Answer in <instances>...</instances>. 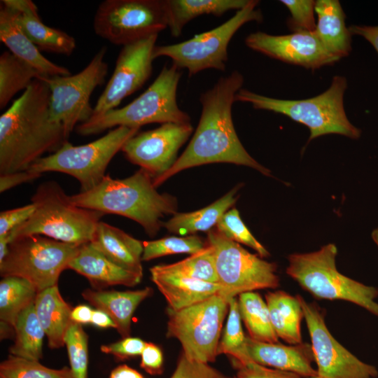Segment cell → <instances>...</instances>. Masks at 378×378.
<instances>
[{
	"label": "cell",
	"mask_w": 378,
	"mask_h": 378,
	"mask_svg": "<svg viewBox=\"0 0 378 378\" xmlns=\"http://www.w3.org/2000/svg\"><path fill=\"white\" fill-rule=\"evenodd\" d=\"M181 69L164 65L153 83L127 105L92 116L76 127L82 136L99 134L119 126L140 128L150 123H189V115L178 106L176 92Z\"/></svg>",
	"instance_id": "cell-6"
},
{
	"label": "cell",
	"mask_w": 378,
	"mask_h": 378,
	"mask_svg": "<svg viewBox=\"0 0 378 378\" xmlns=\"http://www.w3.org/2000/svg\"><path fill=\"white\" fill-rule=\"evenodd\" d=\"M245 44L272 58L313 70L340 60L328 52L315 31H299L286 35L256 31L246 38Z\"/></svg>",
	"instance_id": "cell-18"
},
{
	"label": "cell",
	"mask_w": 378,
	"mask_h": 378,
	"mask_svg": "<svg viewBox=\"0 0 378 378\" xmlns=\"http://www.w3.org/2000/svg\"><path fill=\"white\" fill-rule=\"evenodd\" d=\"M346 88V78L335 76L327 90L312 98L281 99L241 88L237 92L235 101L250 103L255 109L285 115L304 125L310 131L308 142L328 134L358 139L361 132L350 122L344 108V94Z\"/></svg>",
	"instance_id": "cell-5"
},
{
	"label": "cell",
	"mask_w": 378,
	"mask_h": 378,
	"mask_svg": "<svg viewBox=\"0 0 378 378\" xmlns=\"http://www.w3.org/2000/svg\"><path fill=\"white\" fill-rule=\"evenodd\" d=\"M216 228L227 238L253 248L261 258L270 255L268 251L248 230L237 209L227 211L218 221Z\"/></svg>",
	"instance_id": "cell-40"
},
{
	"label": "cell",
	"mask_w": 378,
	"mask_h": 378,
	"mask_svg": "<svg viewBox=\"0 0 378 378\" xmlns=\"http://www.w3.org/2000/svg\"><path fill=\"white\" fill-rule=\"evenodd\" d=\"M192 131L190 122L164 123L154 130L138 132L121 150L130 162L139 166L154 179L174 165L178 150Z\"/></svg>",
	"instance_id": "cell-17"
},
{
	"label": "cell",
	"mask_w": 378,
	"mask_h": 378,
	"mask_svg": "<svg viewBox=\"0 0 378 378\" xmlns=\"http://www.w3.org/2000/svg\"><path fill=\"white\" fill-rule=\"evenodd\" d=\"M231 361L237 371L235 378H302L293 372L269 368L253 361L245 365Z\"/></svg>",
	"instance_id": "cell-43"
},
{
	"label": "cell",
	"mask_w": 378,
	"mask_h": 378,
	"mask_svg": "<svg viewBox=\"0 0 378 378\" xmlns=\"http://www.w3.org/2000/svg\"><path fill=\"white\" fill-rule=\"evenodd\" d=\"M146 343L140 338L127 337L108 345H102L100 349L104 354L124 360L141 355Z\"/></svg>",
	"instance_id": "cell-44"
},
{
	"label": "cell",
	"mask_w": 378,
	"mask_h": 378,
	"mask_svg": "<svg viewBox=\"0 0 378 378\" xmlns=\"http://www.w3.org/2000/svg\"><path fill=\"white\" fill-rule=\"evenodd\" d=\"M348 28L351 35H360L364 37L378 52V26L351 25Z\"/></svg>",
	"instance_id": "cell-48"
},
{
	"label": "cell",
	"mask_w": 378,
	"mask_h": 378,
	"mask_svg": "<svg viewBox=\"0 0 378 378\" xmlns=\"http://www.w3.org/2000/svg\"><path fill=\"white\" fill-rule=\"evenodd\" d=\"M166 312L167 337L179 341L182 353L188 359L214 362L223 321L229 312V301L216 294L179 310L167 307Z\"/></svg>",
	"instance_id": "cell-11"
},
{
	"label": "cell",
	"mask_w": 378,
	"mask_h": 378,
	"mask_svg": "<svg viewBox=\"0 0 378 378\" xmlns=\"http://www.w3.org/2000/svg\"><path fill=\"white\" fill-rule=\"evenodd\" d=\"M246 349L250 358L261 365L293 372L301 377L318 375L317 370L312 366L314 356L312 345L308 343L288 346L279 342H258L246 335Z\"/></svg>",
	"instance_id": "cell-19"
},
{
	"label": "cell",
	"mask_w": 378,
	"mask_h": 378,
	"mask_svg": "<svg viewBox=\"0 0 378 378\" xmlns=\"http://www.w3.org/2000/svg\"><path fill=\"white\" fill-rule=\"evenodd\" d=\"M42 76L10 51L0 55V108L4 109L20 91Z\"/></svg>",
	"instance_id": "cell-34"
},
{
	"label": "cell",
	"mask_w": 378,
	"mask_h": 378,
	"mask_svg": "<svg viewBox=\"0 0 378 378\" xmlns=\"http://www.w3.org/2000/svg\"><path fill=\"white\" fill-rule=\"evenodd\" d=\"M139 130L116 127L103 136L80 146L67 141L55 152L38 160L28 170L39 174L64 173L78 181L81 192L89 190L102 181L113 158Z\"/></svg>",
	"instance_id": "cell-8"
},
{
	"label": "cell",
	"mask_w": 378,
	"mask_h": 378,
	"mask_svg": "<svg viewBox=\"0 0 378 378\" xmlns=\"http://www.w3.org/2000/svg\"><path fill=\"white\" fill-rule=\"evenodd\" d=\"M0 40L13 55L33 67L42 76L71 75L67 68L52 62L41 53L20 27L17 12L1 2Z\"/></svg>",
	"instance_id": "cell-20"
},
{
	"label": "cell",
	"mask_w": 378,
	"mask_h": 378,
	"mask_svg": "<svg viewBox=\"0 0 378 378\" xmlns=\"http://www.w3.org/2000/svg\"><path fill=\"white\" fill-rule=\"evenodd\" d=\"M15 342L10 354L32 360L43 357V340L46 335L36 316L34 303L24 309L15 325Z\"/></svg>",
	"instance_id": "cell-33"
},
{
	"label": "cell",
	"mask_w": 378,
	"mask_h": 378,
	"mask_svg": "<svg viewBox=\"0 0 378 378\" xmlns=\"http://www.w3.org/2000/svg\"><path fill=\"white\" fill-rule=\"evenodd\" d=\"M64 342L74 378H88V336L81 324L72 321L66 332Z\"/></svg>",
	"instance_id": "cell-39"
},
{
	"label": "cell",
	"mask_w": 378,
	"mask_h": 378,
	"mask_svg": "<svg viewBox=\"0 0 378 378\" xmlns=\"http://www.w3.org/2000/svg\"><path fill=\"white\" fill-rule=\"evenodd\" d=\"M258 1L249 0L228 20L218 27L172 45L156 46L153 57L165 56L179 69H186L189 76L214 69L224 71L228 59L227 48L233 36L246 23L261 22L262 15L257 8Z\"/></svg>",
	"instance_id": "cell-10"
},
{
	"label": "cell",
	"mask_w": 378,
	"mask_h": 378,
	"mask_svg": "<svg viewBox=\"0 0 378 378\" xmlns=\"http://www.w3.org/2000/svg\"><path fill=\"white\" fill-rule=\"evenodd\" d=\"M337 248L334 244L288 257L287 274L318 299L342 300L354 303L378 317V288L365 285L340 273L336 267Z\"/></svg>",
	"instance_id": "cell-7"
},
{
	"label": "cell",
	"mask_w": 378,
	"mask_h": 378,
	"mask_svg": "<svg viewBox=\"0 0 378 378\" xmlns=\"http://www.w3.org/2000/svg\"><path fill=\"white\" fill-rule=\"evenodd\" d=\"M170 378H235L214 368L209 363L188 359L181 352Z\"/></svg>",
	"instance_id": "cell-42"
},
{
	"label": "cell",
	"mask_w": 378,
	"mask_h": 378,
	"mask_svg": "<svg viewBox=\"0 0 378 378\" xmlns=\"http://www.w3.org/2000/svg\"><path fill=\"white\" fill-rule=\"evenodd\" d=\"M0 378H74L71 368H48L38 360L9 355L0 364Z\"/></svg>",
	"instance_id": "cell-36"
},
{
	"label": "cell",
	"mask_w": 378,
	"mask_h": 378,
	"mask_svg": "<svg viewBox=\"0 0 378 378\" xmlns=\"http://www.w3.org/2000/svg\"><path fill=\"white\" fill-rule=\"evenodd\" d=\"M372 238L378 246V227L372 231Z\"/></svg>",
	"instance_id": "cell-52"
},
{
	"label": "cell",
	"mask_w": 378,
	"mask_h": 378,
	"mask_svg": "<svg viewBox=\"0 0 378 378\" xmlns=\"http://www.w3.org/2000/svg\"><path fill=\"white\" fill-rule=\"evenodd\" d=\"M68 269L85 276L97 290L116 285L132 287L138 284L142 279L111 261L90 242L80 246Z\"/></svg>",
	"instance_id": "cell-23"
},
{
	"label": "cell",
	"mask_w": 378,
	"mask_h": 378,
	"mask_svg": "<svg viewBox=\"0 0 378 378\" xmlns=\"http://www.w3.org/2000/svg\"><path fill=\"white\" fill-rule=\"evenodd\" d=\"M91 244L120 267L143 276V243L123 230L100 221Z\"/></svg>",
	"instance_id": "cell-24"
},
{
	"label": "cell",
	"mask_w": 378,
	"mask_h": 378,
	"mask_svg": "<svg viewBox=\"0 0 378 378\" xmlns=\"http://www.w3.org/2000/svg\"><path fill=\"white\" fill-rule=\"evenodd\" d=\"M249 0H164L168 27L174 37L181 35L185 25L203 15L221 16L232 10H241Z\"/></svg>",
	"instance_id": "cell-28"
},
{
	"label": "cell",
	"mask_w": 378,
	"mask_h": 378,
	"mask_svg": "<svg viewBox=\"0 0 378 378\" xmlns=\"http://www.w3.org/2000/svg\"><path fill=\"white\" fill-rule=\"evenodd\" d=\"M34 210L35 206L31 203L1 211L0 213V237L10 234L14 230L31 217Z\"/></svg>",
	"instance_id": "cell-45"
},
{
	"label": "cell",
	"mask_w": 378,
	"mask_h": 378,
	"mask_svg": "<svg viewBox=\"0 0 378 378\" xmlns=\"http://www.w3.org/2000/svg\"><path fill=\"white\" fill-rule=\"evenodd\" d=\"M142 261H148L164 255L176 253H195L205 247L206 241L195 234L182 237H168L144 241Z\"/></svg>",
	"instance_id": "cell-37"
},
{
	"label": "cell",
	"mask_w": 378,
	"mask_h": 378,
	"mask_svg": "<svg viewBox=\"0 0 378 378\" xmlns=\"http://www.w3.org/2000/svg\"><path fill=\"white\" fill-rule=\"evenodd\" d=\"M140 366L150 375H160L163 372V356L160 347L147 342L141 354Z\"/></svg>",
	"instance_id": "cell-46"
},
{
	"label": "cell",
	"mask_w": 378,
	"mask_h": 378,
	"mask_svg": "<svg viewBox=\"0 0 378 378\" xmlns=\"http://www.w3.org/2000/svg\"><path fill=\"white\" fill-rule=\"evenodd\" d=\"M109 378H144V377L128 365H120L111 371Z\"/></svg>",
	"instance_id": "cell-51"
},
{
	"label": "cell",
	"mask_w": 378,
	"mask_h": 378,
	"mask_svg": "<svg viewBox=\"0 0 378 378\" xmlns=\"http://www.w3.org/2000/svg\"><path fill=\"white\" fill-rule=\"evenodd\" d=\"M79 248L42 235L16 237L0 262V274L25 279L40 292L57 285L61 273L68 269Z\"/></svg>",
	"instance_id": "cell-9"
},
{
	"label": "cell",
	"mask_w": 378,
	"mask_h": 378,
	"mask_svg": "<svg viewBox=\"0 0 378 378\" xmlns=\"http://www.w3.org/2000/svg\"><path fill=\"white\" fill-rule=\"evenodd\" d=\"M36 288L28 280L15 276L2 277L0 281V321L15 328L20 313L34 303Z\"/></svg>",
	"instance_id": "cell-31"
},
{
	"label": "cell",
	"mask_w": 378,
	"mask_h": 378,
	"mask_svg": "<svg viewBox=\"0 0 378 378\" xmlns=\"http://www.w3.org/2000/svg\"><path fill=\"white\" fill-rule=\"evenodd\" d=\"M239 188V186L234 188L217 201L200 210L187 213L176 212L167 222L163 223V227L169 232L183 236L210 230L235 204Z\"/></svg>",
	"instance_id": "cell-30"
},
{
	"label": "cell",
	"mask_w": 378,
	"mask_h": 378,
	"mask_svg": "<svg viewBox=\"0 0 378 378\" xmlns=\"http://www.w3.org/2000/svg\"><path fill=\"white\" fill-rule=\"evenodd\" d=\"M151 281L168 303L167 307L179 310L220 294L218 284L195 279L167 270L163 265L150 269Z\"/></svg>",
	"instance_id": "cell-21"
},
{
	"label": "cell",
	"mask_w": 378,
	"mask_h": 378,
	"mask_svg": "<svg viewBox=\"0 0 378 378\" xmlns=\"http://www.w3.org/2000/svg\"><path fill=\"white\" fill-rule=\"evenodd\" d=\"M315 33L325 48L340 59L351 50V34L345 24V13L337 0H317Z\"/></svg>",
	"instance_id": "cell-26"
},
{
	"label": "cell",
	"mask_w": 378,
	"mask_h": 378,
	"mask_svg": "<svg viewBox=\"0 0 378 378\" xmlns=\"http://www.w3.org/2000/svg\"><path fill=\"white\" fill-rule=\"evenodd\" d=\"M302 307L311 339L317 373L323 378H377L378 370L355 356L328 330L324 314L315 303L296 295Z\"/></svg>",
	"instance_id": "cell-15"
},
{
	"label": "cell",
	"mask_w": 378,
	"mask_h": 378,
	"mask_svg": "<svg viewBox=\"0 0 378 378\" xmlns=\"http://www.w3.org/2000/svg\"><path fill=\"white\" fill-rule=\"evenodd\" d=\"M34 309L48 338V346L50 349L64 346L66 332L72 322L73 309L62 297L57 285L38 293Z\"/></svg>",
	"instance_id": "cell-27"
},
{
	"label": "cell",
	"mask_w": 378,
	"mask_h": 378,
	"mask_svg": "<svg viewBox=\"0 0 378 378\" xmlns=\"http://www.w3.org/2000/svg\"><path fill=\"white\" fill-rule=\"evenodd\" d=\"M265 302L277 337L290 344L302 342L300 324L304 314L297 297L283 290L269 291Z\"/></svg>",
	"instance_id": "cell-29"
},
{
	"label": "cell",
	"mask_w": 378,
	"mask_h": 378,
	"mask_svg": "<svg viewBox=\"0 0 378 378\" xmlns=\"http://www.w3.org/2000/svg\"><path fill=\"white\" fill-rule=\"evenodd\" d=\"M1 2L17 12L20 27L40 51L66 56L73 53L76 48L75 38L62 30L45 24L32 1L2 0Z\"/></svg>",
	"instance_id": "cell-22"
},
{
	"label": "cell",
	"mask_w": 378,
	"mask_h": 378,
	"mask_svg": "<svg viewBox=\"0 0 378 378\" xmlns=\"http://www.w3.org/2000/svg\"><path fill=\"white\" fill-rule=\"evenodd\" d=\"M290 13L288 20L289 27L295 31H314L316 22L314 18L315 1L312 0H281Z\"/></svg>",
	"instance_id": "cell-41"
},
{
	"label": "cell",
	"mask_w": 378,
	"mask_h": 378,
	"mask_svg": "<svg viewBox=\"0 0 378 378\" xmlns=\"http://www.w3.org/2000/svg\"><path fill=\"white\" fill-rule=\"evenodd\" d=\"M94 33L117 46H126L168 27L164 0H104L93 18Z\"/></svg>",
	"instance_id": "cell-13"
},
{
	"label": "cell",
	"mask_w": 378,
	"mask_h": 378,
	"mask_svg": "<svg viewBox=\"0 0 378 378\" xmlns=\"http://www.w3.org/2000/svg\"><path fill=\"white\" fill-rule=\"evenodd\" d=\"M90 323L99 328H116L115 324L111 318L106 313L99 309L93 310Z\"/></svg>",
	"instance_id": "cell-50"
},
{
	"label": "cell",
	"mask_w": 378,
	"mask_h": 378,
	"mask_svg": "<svg viewBox=\"0 0 378 378\" xmlns=\"http://www.w3.org/2000/svg\"><path fill=\"white\" fill-rule=\"evenodd\" d=\"M163 265L169 271L195 279L218 284L214 252L207 241L205 247L200 251L181 261Z\"/></svg>",
	"instance_id": "cell-38"
},
{
	"label": "cell",
	"mask_w": 378,
	"mask_h": 378,
	"mask_svg": "<svg viewBox=\"0 0 378 378\" xmlns=\"http://www.w3.org/2000/svg\"><path fill=\"white\" fill-rule=\"evenodd\" d=\"M153 289L146 287L136 290H104L85 289L81 295L92 306L106 313L115 323L122 338L130 337L133 314Z\"/></svg>",
	"instance_id": "cell-25"
},
{
	"label": "cell",
	"mask_w": 378,
	"mask_h": 378,
	"mask_svg": "<svg viewBox=\"0 0 378 378\" xmlns=\"http://www.w3.org/2000/svg\"><path fill=\"white\" fill-rule=\"evenodd\" d=\"M41 176V174L32 172L28 169L0 174V192L2 193L19 185L32 181Z\"/></svg>",
	"instance_id": "cell-47"
},
{
	"label": "cell",
	"mask_w": 378,
	"mask_h": 378,
	"mask_svg": "<svg viewBox=\"0 0 378 378\" xmlns=\"http://www.w3.org/2000/svg\"><path fill=\"white\" fill-rule=\"evenodd\" d=\"M93 309L85 304L74 307L71 314V318L74 322L80 324L90 323Z\"/></svg>",
	"instance_id": "cell-49"
},
{
	"label": "cell",
	"mask_w": 378,
	"mask_h": 378,
	"mask_svg": "<svg viewBox=\"0 0 378 378\" xmlns=\"http://www.w3.org/2000/svg\"><path fill=\"white\" fill-rule=\"evenodd\" d=\"M238 304L241 321L248 336L256 341L276 343L279 337L275 333L265 301L256 292H246L238 295Z\"/></svg>",
	"instance_id": "cell-32"
},
{
	"label": "cell",
	"mask_w": 378,
	"mask_h": 378,
	"mask_svg": "<svg viewBox=\"0 0 378 378\" xmlns=\"http://www.w3.org/2000/svg\"><path fill=\"white\" fill-rule=\"evenodd\" d=\"M153 177L142 169L125 178L106 175L93 188L70 195L72 202L84 209L128 218L139 223L153 237L163 227L162 218L175 214L177 200L160 193Z\"/></svg>",
	"instance_id": "cell-3"
},
{
	"label": "cell",
	"mask_w": 378,
	"mask_h": 378,
	"mask_svg": "<svg viewBox=\"0 0 378 378\" xmlns=\"http://www.w3.org/2000/svg\"><path fill=\"white\" fill-rule=\"evenodd\" d=\"M243 83V76L233 71L201 94L202 113L194 135L174 165L153 179L155 188L182 170L210 163L247 166L270 176V171L246 150L234 127L232 107Z\"/></svg>",
	"instance_id": "cell-1"
},
{
	"label": "cell",
	"mask_w": 378,
	"mask_h": 378,
	"mask_svg": "<svg viewBox=\"0 0 378 378\" xmlns=\"http://www.w3.org/2000/svg\"><path fill=\"white\" fill-rule=\"evenodd\" d=\"M158 34L122 46L114 70L93 108L92 116L104 114L139 90L150 78Z\"/></svg>",
	"instance_id": "cell-16"
},
{
	"label": "cell",
	"mask_w": 378,
	"mask_h": 378,
	"mask_svg": "<svg viewBox=\"0 0 378 378\" xmlns=\"http://www.w3.org/2000/svg\"><path fill=\"white\" fill-rule=\"evenodd\" d=\"M35 210L31 217L10 234L42 235L81 246L92 241L104 214L75 205L55 181L42 183L31 197Z\"/></svg>",
	"instance_id": "cell-4"
},
{
	"label": "cell",
	"mask_w": 378,
	"mask_h": 378,
	"mask_svg": "<svg viewBox=\"0 0 378 378\" xmlns=\"http://www.w3.org/2000/svg\"><path fill=\"white\" fill-rule=\"evenodd\" d=\"M217 353L218 356L226 354L232 360L241 365H245L253 362L247 352L246 335L242 329L238 300L236 298L229 300L227 320Z\"/></svg>",
	"instance_id": "cell-35"
},
{
	"label": "cell",
	"mask_w": 378,
	"mask_h": 378,
	"mask_svg": "<svg viewBox=\"0 0 378 378\" xmlns=\"http://www.w3.org/2000/svg\"><path fill=\"white\" fill-rule=\"evenodd\" d=\"M206 241L212 247L218 284L223 288L220 295L228 301L243 293L279 286L274 262L248 252L216 227L208 231Z\"/></svg>",
	"instance_id": "cell-12"
},
{
	"label": "cell",
	"mask_w": 378,
	"mask_h": 378,
	"mask_svg": "<svg viewBox=\"0 0 378 378\" xmlns=\"http://www.w3.org/2000/svg\"><path fill=\"white\" fill-rule=\"evenodd\" d=\"M50 115V90L35 79L0 116V174L27 170L67 141Z\"/></svg>",
	"instance_id": "cell-2"
},
{
	"label": "cell",
	"mask_w": 378,
	"mask_h": 378,
	"mask_svg": "<svg viewBox=\"0 0 378 378\" xmlns=\"http://www.w3.org/2000/svg\"><path fill=\"white\" fill-rule=\"evenodd\" d=\"M106 53V47H102L76 74L40 78L50 90V117L62 125L67 138L75 127L93 115L90 99L94 89L104 83L108 74Z\"/></svg>",
	"instance_id": "cell-14"
},
{
	"label": "cell",
	"mask_w": 378,
	"mask_h": 378,
	"mask_svg": "<svg viewBox=\"0 0 378 378\" xmlns=\"http://www.w3.org/2000/svg\"><path fill=\"white\" fill-rule=\"evenodd\" d=\"M309 378H323L321 377H319L318 375L316 376V377H309Z\"/></svg>",
	"instance_id": "cell-53"
}]
</instances>
